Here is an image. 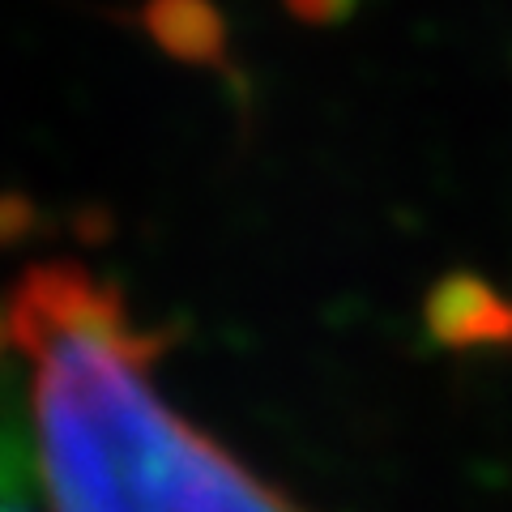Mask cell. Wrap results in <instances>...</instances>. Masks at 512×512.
I'll return each mask as SVG.
<instances>
[{
  "label": "cell",
  "instance_id": "8992f818",
  "mask_svg": "<svg viewBox=\"0 0 512 512\" xmlns=\"http://www.w3.org/2000/svg\"><path fill=\"white\" fill-rule=\"evenodd\" d=\"M0 512H22V508H9V504H0Z\"/></svg>",
  "mask_w": 512,
  "mask_h": 512
},
{
  "label": "cell",
  "instance_id": "3957f363",
  "mask_svg": "<svg viewBox=\"0 0 512 512\" xmlns=\"http://www.w3.org/2000/svg\"><path fill=\"white\" fill-rule=\"evenodd\" d=\"M137 26L171 60L231 73V30L214 0H146L137 9Z\"/></svg>",
  "mask_w": 512,
  "mask_h": 512
},
{
  "label": "cell",
  "instance_id": "7a4b0ae2",
  "mask_svg": "<svg viewBox=\"0 0 512 512\" xmlns=\"http://www.w3.org/2000/svg\"><path fill=\"white\" fill-rule=\"evenodd\" d=\"M427 338L444 350H504L512 355V299L478 274H444L423 299Z\"/></svg>",
  "mask_w": 512,
  "mask_h": 512
},
{
  "label": "cell",
  "instance_id": "277c9868",
  "mask_svg": "<svg viewBox=\"0 0 512 512\" xmlns=\"http://www.w3.org/2000/svg\"><path fill=\"white\" fill-rule=\"evenodd\" d=\"M282 5L303 26H338L355 13L359 0H282Z\"/></svg>",
  "mask_w": 512,
  "mask_h": 512
},
{
  "label": "cell",
  "instance_id": "6da1fadb",
  "mask_svg": "<svg viewBox=\"0 0 512 512\" xmlns=\"http://www.w3.org/2000/svg\"><path fill=\"white\" fill-rule=\"evenodd\" d=\"M47 512H308L180 419L150 384L171 329L77 261L26 269L9 295Z\"/></svg>",
  "mask_w": 512,
  "mask_h": 512
},
{
  "label": "cell",
  "instance_id": "5b68a950",
  "mask_svg": "<svg viewBox=\"0 0 512 512\" xmlns=\"http://www.w3.org/2000/svg\"><path fill=\"white\" fill-rule=\"evenodd\" d=\"M13 346V329H9V303H0V359Z\"/></svg>",
  "mask_w": 512,
  "mask_h": 512
}]
</instances>
